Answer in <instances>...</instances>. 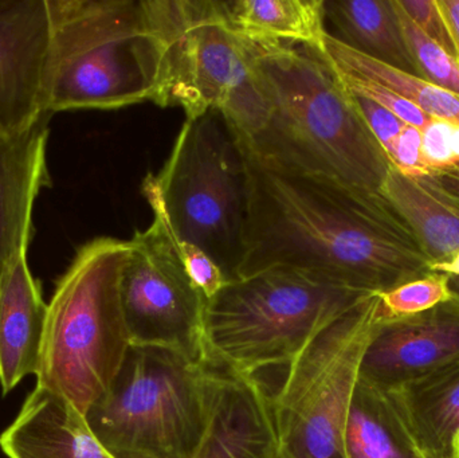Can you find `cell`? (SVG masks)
I'll use <instances>...</instances> for the list:
<instances>
[{
  "label": "cell",
  "mask_w": 459,
  "mask_h": 458,
  "mask_svg": "<svg viewBox=\"0 0 459 458\" xmlns=\"http://www.w3.org/2000/svg\"><path fill=\"white\" fill-rule=\"evenodd\" d=\"M243 152L247 223L235 279L288 268L380 295L431 273L411 229L382 193L282 169L245 148Z\"/></svg>",
  "instance_id": "6da1fadb"
},
{
  "label": "cell",
  "mask_w": 459,
  "mask_h": 458,
  "mask_svg": "<svg viewBox=\"0 0 459 458\" xmlns=\"http://www.w3.org/2000/svg\"><path fill=\"white\" fill-rule=\"evenodd\" d=\"M247 45L266 116L242 147L282 169L380 193L393 163L331 65L307 46Z\"/></svg>",
  "instance_id": "7a4b0ae2"
},
{
  "label": "cell",
  "mask_w": 459,
  "mask_h": 458,
  "mask_svg": "<svg viewBox=\"0 0 459 458\" xmlns=\"http://www.w3.org/2000/svg\"><path fill=\"white\" fill-rule=\"evenodd\" d=\"M48 115L155 102L161 43L144 0H48Z\"/></svg>",
  "instance_id": "3957f363"
},
{
  "label": "cell",
  "mask_w": 459,
  "mask_h": 458,
  "mask_svg": "<svg viewBox=\"0 0 459 458\" xmlns=\"http://www.w3.org/2000/svg\"><path fill=\"white\" fill-rule=\"evenodd\" d=\"M128 253L123 239L86 242L48 304L37 387L83 416L109 392L132 344L121 300Z\"/></svg>",
  "instance_id": "277c9868"
},
{
  "label": "cell",
  "mask_w": 459,
  "mask_h": 458,
  "mask_svg": "<svg viewBox=\"0 0 459 458\" xmlns=\"http://www.w3.org/2000/svg\"><path fill=\"white\" fill-rule=\"evenodd\" d=\"M304 272L270 268L229 284L207 301V362L256 378L264 368L288 367L307 343L367 296Z\"/></svg>",
  "instance_id": "5b68a950"
},
{
  "label": "cell",
  "mask_w": 459,
  "mask_h": 458,
  "mask_svg": "<svg viewBox=\"0 0 459 458\" xmlns=\"http://www.w3.org/2000/svg\"><path fill=\"white\" fill-rule=\"evenodd\" d=\"M220 368L177 350L129 347L85 419L117 458H188L206 429Z\"/></svg>",
  "instance_id": "8992f818"
},
{
  "label": "cell",
  "mask_w": 459,
  "mask_h": 458,
  "mask_svg": "<svg viewBox=\"0 0 459 458\" xmlns=\"http://www.w3.org/2000/svg\"><path fill=\"white\" fill-rule=\"evenodd\" d=\"M143 195L160 204L178 241L204 250L234 280L245 253L247 166L222 113L186 118L169 160Z\"/></svg>",
  "instance_id": "52a82bcc"
},
{
  "label": "cell",
  "mask_w": 459,
  "mask_h": 458,
  "mask_svg": "<svg viewBox=\"0 0 459 458\" xmlns=\"http://www.w3.org/2000/svg\"><path fill=\"white\" fill-rule=\"evenodd\" d=\"M148 19L161 43L155 104L179 107L186 118L218 110L240 143L264 125L266 107L250 50L226 26L215 0H148Z\"/></svg>",
  "instance_id": "ba28073f"
},
{
  "label": "cell",
  "mask_w": 459,
  "mask_h": 458,
  "mask_svg": "<svg viewBox=\"0 0 459 458\" xmlns=\"http://www.w3.org/2000/svg\"><path fill=\"white\" fill-rule=\"evenodd\" d=\"M379 295L315 336L269 393L275 445L289 458H347L344 430L369 344L382 327Z\"/></svg>",
  "instance_id": "9c48e42d"
},
{
  "label": "cell",
  "mask_w": 459,
  "mask_h": 458,
  "mask_svg": "<svg viewBox=\"0 0 459 458\" xmlns=\"http://www.w3.org/2000/svg\"><path fill=\"white\" fill-rule=\"evenodd\" d=\"M153 220L129 239L121 300L134 346L164 347L206 360V298L194 287L160 204L147 198ZM207 362V360H206Z\"/></svg>",
  "instance_id": "30bf717a"
},
{
  "label": "cell",
  "mask_w": 459,
  "mask_h": 458,
  "mask_svg": "<svg viewBox=\"0 0 459 458\" xmlns=\"http://www.w3.org/2000/svg\"><path fill=\"white\" fill-rule=\"evenodd\" d=\"M50 35L48 0H0V134L51 116L45 107Z\"/></svg>",
  "instance_id": "8fae6325"
},
{
  "label": "cell",
  "mask_w": 459,
  "mask_h": 458,
  "mask_svg": "<svg viewBox=\"0 0 459 458\" xmlns=\"http://www.w3.org/2000/svg\"><path fill=\"white\" fill-rule=\"evenodd\" d=\"M359 389L411 456L450 458L459 433V359L395 386L359 381Z\"/></svg>",
  "instance_id": "7c38bea8"
},
{
  "label": "cell",
  "mask_w": 459,
  "mask_h": 458,
  "mask_svg": "<svg viewBox=\"0 0 459 458\" xmlns=\"http://www.w3.org/2000/svg\"><path fill=\"white\" fill-rule=\"evenodd\" d=\"M455 290V289H453ZM459 359V293L415 316L383 322L367 350L360 382L395 386Z\"/></svg>",
  "instance_id": "4fadbf2b"
},
{
  "label": "cell",
  "mask_w": 459,
  "mask_h": 458,
  "mask_svg": "<svg viewBox=\"0 0 459 458\" xmlns=\"http://www.w3.org/2000/svg\"><path fill=\"white\" fill-rule=\"evenodd\" d=\"M53 116L26 131L0 134V272L27 255L34 238L35 201L50 187L48 143Z\"/></svg>",
  "instance_id": "5bb4252c"
},
{
  "label": "cell",
  "mask_w": 459,
  "mask_h": 458,
  "mask_svg": "<svg viewBox=\"0 0 459 458\" xmlns=\"http://www.w3.org/2000/svg\"><path fill=\"white\" fill-rule=\"evenodd\" d=\"M274 449L266 387L258 376L220 370L206 429L188 458H270Z\"/></svg>",
  "instance_id": "9a60e30c"
},
{
  "label": "cell",
  "mask_w": 459,
  "mask_h": 458,
  "mask_svg": "<svg viewBox=\"0 0 459 458\" xmlns=\"http://www.w3.org/2000/svg\"><path fill=\"white\" fill-rule=\"evenodd\" d=\"M8 458H117L66 400L35 387L13 424L0 435Z\"/></svg>",
  "instance_id": "2e32d148"
},
{
  "label": "cell",
  "mask_w": 459,
  "mask_h": 458,
  "mask_svg": "<svg viewBox=\"0 0 459 458\" xmlns=\"http://www.w3.org/2000/svg\"><path fill=\"white\" fill-rule=\"evenodd\" d=\"M48 304L30 271L27 255L0 272V387L13 392L37 374Z\"/></svg>",
  "instance_id": "e0dca14e"
},
{
  "label": "cell",
  "mask_w": 459,
  "mask_h": 458,
  "mask_svg": "<svg viewBox=\"0 0 459 458\" xmlns=\"http://www.w3.org/2000/svg\"><path fill=\"white\" fill-rule=\"evenodd\" d=\"M215 7L226 26L247 42L320 51L328 34L324 0H215Z\"/></svg>",
  "instance_id": "ac0fdd59"
},
{
  "label": "cell",
  "mask_w": 459,
  "mask_h": 458,
  "mask_svg": "<svg viewBox=\"0 0 459 458\" xmlns=\"http://www.w3.org/2000/svg\"><path fill=\"white\" fill-rule=\"evenodd\" d=\"M380 193L411 229L431 265L458 255L459 210L428 175H407L393 166Z\"/></svg>",
  "instance_id": "d6986e66"
},
{
  "label": "cell",
  "mask_w": 459,
  "mask_h": 458,
  "mask_svg": "<svg viewBox=\"0 0 459 458\" xmlns=\"http://www.w3.org/2000/svg\"><path fill=\"white\" fill-rule=\"evenodd\" d=\"M324 18L342 45L417 75L394 0H324Z\"/></svg>",
  "instance_id": "ffe728a7"
},
{
  "label": "cell",
  "mask_w": 459,
  "mask_h": 458,
  "mask_svg": "<svg viewBox=\"0 0 459 458\" xmlns=\"http://www.w3.org/2000/svg\"><path fill=\"white\" fill-rule=\"evenodd\" d=\"M318 54L331 65L337 74L379 83L417 105L431 118H439L459 125V97L455 94L438 88L418 75L363 56L342 45L329 34H326Z\"/></svg>",
  "instance_id": "44dd1931"
},
{
  "label": "cell",
  "mask_w": 459,
  "mask_h": 458,
  "mask_svg": "<svg viewBox=\"0 0 459 458\" xmlns=\"http://www.w3.org/2000/svg\"><path fill=\"white\" fill-rule=\"evenodd\" d=\"M344 449L347 458L412 457L396 440L359 385L345 424Z\"/></svg>",
  "instance_id": "7402d4cb"
},
{
  "label": "cell",
  "mask_w": 459,
  "mask_h": 458,
  "mask_svg": "<svg viewBox=\"0 0 459 458\" xmlns=\"http://www.w3.org/2000/svg\"><path fill=\"white\" fill-rule=\"evenodd\" d=\"M394 3L418 77L459 97L457 61L420 31V27L402 10L398 0H394Z\"/></svg>",
  "instance_id": "603a6c76"
},
{
  "label": "cell",
  "mask_w": 459,
  "mask_h": 458,
  "mask_svg": "<svg viewBox=\"0 0 459 458\" xmlns=\"http://www.w3.org/2000/svg\"><path fill=\"white\" fill-rule=\"evenodd\" d=\"M453 296L452 277L431 272L420 279L380 293L383 319L388 322L415 316L452 300Z\"/></svg>",
  "instance_id": "cb8c5ba5"
},
{
  "label": "cell",
  "mask_w": 459,
  "mask_h": 458,
  "mask_svg": "<svg viewBox=\"0 0 459 458\" xmlns=\"http://www.w3.org/2000/svg\"><path fill=\"white\" fill-rule=\"evenodd\" d=\"M337 75H339L340 80L342 81L345 88H347L351 93L366 97V99L377 102L380 107L385 108V109L393 112L396 117L401 118L407 125L415 126V128L423 131V129L430 124V121L433 120L430 116L426 115L417 105L399 96L395 91L379 85V83L363 80V78Z\"/></svg>",
  "instance_id": "d4e9b609"
},
{
  "label": "cell",
  "mask_w": 459,
  "mask_h": 458,
  "mask_svg": "<svg viewBox=\"0 0 459 458\" xmlns=\"http://www.w3.org/2000/svg\"><path fill=\"white\" fill-rule=\"evenodd\" d=\"M178 249L194 287L207 301L212 300L229 284L225 272L207 253L194 245L178 241Z\"/></svg>",
  "instance_id": "484cf974"
},
{
  "label": "cell",
  "mask_w": 459,
  "mask_h": 458,
  "mask_svg": "<svg viewBox=\"0 0 459 458\" xmlns=\"http://www.w3.org/2000/svg\"><path fill=\"white\" fill-rule=\"evenodd\" d=\"M402 10L423 34L455 59V45L437 0H398Z\"/></svg>",
  "instance_id": "4316f807"
},
{
  "label": "cell",
  "mask_w": 459,
  "mask_h": 458,
  "mask_svg": "<svg viewBox=\"0 0 459 458\" xmlns=\"http://www.w3.org/2000/svg\"><path fill=\"white\" fill-rule=\"evenodd\" d=\"M455 124L433 118L422 131V153L429 174L455 169L452 136Z\"/></svg>",
  "instance_id": "83f0119b"
},
{
  "label": "cell",
  "mask_w": 459,
  "mask_h": 458,
  "mask_svg": "<svg viewBox=\"0 0 459 458\" xmlns=\"http://www.w3.org/2000/svg\"><path fill=\"white\" fill-rule=\"evenodd\" d=\"M351 94L355 99L359 112L361 113L367 125L371 129L372 134L377 137V142L382 145L383 150L391 160L396 139H398L399 134H402L407 124H404L401 118L396 117L390 110L380 107L377 102L371 101L366 97L358 96V94Z\"/></svg>",
  "instance_id": "f1b7e54d"
},
{
  "label": "cell",
  "mask_w": 459,
  "mask_h": 458,
  "mask_svg": "<svg viewBox=\"0 0 459 458\" xmlns=\"http://www.w3.org/2000/svg\"><path fill=\"white\" fill-rule=\"evenodd\" d=\"M391 163L407 175H428L422 153V131L415 126H404L394 145Z\"/></svg>",
  "instance_id": "f546056e"
},
{
  "label": "cell",
  "mask_w": 459,
  "mask_h": 458,
  "mask_svg": "<svg viewBox=\"0 0 459 458\" xmlns=\"http://www.w3.org/2000/svg\"><path fill=\"white\" fill-rule=\"evenodd\" d=\"M428 177L437 190L459 210V169L433 172Z\"/></svg>",
  "instance_id": "4dcf8cb0"
},
{
  "label": "cell",
  "mask_w": 459,
  "mask_h": 458,
  "mask_svg": "<svg viewBox=\"0 0 459 458\" xmlns=\"http://www.w3.org/2000/svg\"><path fill=\"white\" fill-rule=\"evenodd\" d=\"M455 45V61L459 65V0H437Z\"/></svg>",
  "instance_id": "1f68e13d"
},
{
  "label": "cell",
  "mask_w": 459,
  "mask_h": 458,
  "mask_svg": "<svg viewBox=\"0 0 459 458\" xmlns=\"http://www.w3.org/2000/svg\"><path fill=\"white\" fill-rule=\"evenodd\" d=\"M431 272H438V273H446L452 277H459V253L452 260L431 265Z\"/></svg>",
  "instance_id": "d6a6232c"
},
{
  "label": "cell",
  "mask_w": 459,
  "mask_h": 458,
  "mask_svg": "<svg viewBox=\"0 0 459 458\" xmlns=\"http://www.w3.org/2000/svg\"><path fill=\"white\" fill-rule=\"evenodd\" d=\"M450 458H459V433L453 440L452 452H450Z\"/></svg>",
  "instance_id": "836d02e7"
},
{
  "label": "cell",
  "mask_w": 459,
  "mask_h": 458,
  "mask_svg": "<svg viewBox=\"0 0 459 458\" xmlns=\"http://www.w3.org/2000/svg\"><path fill=\"white\" fill-rule=\"evenodd\" d=\"M270 458H289L286 456L285 454H282V452L280 451V449L277 448V445H275L274 452H273L272 457Z\"/></svg>",
  "instance_id": "e575fe53"
},
{
  "label": "cell",
  "mask_w": 459,
  "mask_h": 458,
  "mask_svg": "<svg viewBox=\"0 0 459 458\" xmlns=\"http://www.w3.org/2000/svg\"><path fill=\"white\" fill-rule=\"evenodd\" d=\"M455 289H458V292H459V280H457V281H455Z\"/></svg>",
  "instance_id": "d590c367"
},
{
  "label": "cell",
  "mask_w": 459,
  "mask_h": 458,
  "mask_svg": "<svg viewBox=\"0 0 459 458\" xmlns=\"http://www.w3.org/2000/svg\"><path fill=\"white\" fill-rule=\"evenodd\" d=\"M411 458H422V457L412 456Z\"/></svg>",
  "instance_id": "8d00e7d4"
}]
</instances>
